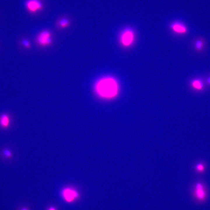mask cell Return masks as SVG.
<instances>
[{
	"instance_id": "cell-1",
	"label": "cell",
	"mask_w": 210,
	"mask_h": 210,
	"mask_svg": "<svg viewBox=\"0 0 210 210\" xmlns=\"http://www.w3.org/2000/svg\"><path fill=\"white\" fill-rule=\"evenodd\" d=\"M97 94L101 98L111 99L116 97L119 91V85L117 80L110 76H105L99 79L94 85Z\"/></svg>"
},
{
	"instance_id": "cell-2",
	"label": "cell",
	"mask_w": 210,
	"mask_h": 210,
	"mask_svg": "<svg viewBox=\"0 0 210 210\" xmlns=\"http://www.w3.org/2000/svg\"><path fill=\"white\" fill-rule=\"evenodd\" d=\"M35 42L38 46L42 48L50 46L53 43L52 34L49 30H43L36 36Z\"/></svg>"
},
{
	"instance_id": "cell-3",
	"label": "cell",
	"mask_w": 210,
	"mask_h": 210,
	"mask_svg": "<svg viewBox=\"0 0 210 210\" xmlns=\"http://www.w3.org/2000/svg\"><path fill=\"white\" fill-rule=\"evenodd\" d=\"M135 34L133 30L130 28L124 29L119 36V41L123 47H128L130 46L134 42Z\"/></svg>"
},
{
	"instance_id": "cell-4",
	"label": "cell",
	"mask_w": 210,
	"mask_h": 210,
	"mask_svg": "<svg viewBox=\"0 0 210 210\" xmlns=\"http://www.w3.org/2000/svg\"><path fill=\"white\" fill-rule=\"evenodd\" d=\"M61 195L65 202L69 203L73 202L79 196V194L76 191L69 187L64 188L62 191Z\"/></svg>"
},
{
	"instance_id": "cell-5",
	"label": "cell",
	"mask_w": 210,
	"mask_h": 210,
	"mask_svg": "<svg viewBox=\"0 0 210 210\" xmlns=\"http://www.w3.org/2000/svg\"><path fill=\"white\" fill-rule=\"evenodd\" d=\"M25 6L27 11L31 14L41 11L43 8V3L40 0H27Z\"/></svg>"
},
{
	"instance_id": "cell-6",
	"label": "cell",
	"mask_w": 210,
	"mask_h": 210,
	"mask_svg": "<svg viewBox=\"0 0 210 210\" xmlns=\"http://www.w3.org/2000/svg\"><path fill=\"white\" fill-rule=\"evenodd\" d=\"M195 189V194L197 198L200 200L205 198L206 192L203 184L201 183H197Z\"/></svg>"
},
{
	"instance_id": "cell-7",
	"label": "cell",
	"mask_w": 210,
	"mask_h": 210,
	"mask_svg": "<svg viewBox=\"0 0 210 210\" xmlns=\"http://www.w3.org/2000/svg\"><path fill=\"white\" fill-rule=\"evenodd\" d=\"M171 28L175 32L179 34H184L187 32L186 27L182 22L176 21L173 23Z\"/></svg>"
},
{
	"instance_id": "cell-8",
	"label": "cell",
	"mask_w": 210,
	"mask_h": 210,
	"mask_svg": "<svg viewBox=\"0 0 210 210\" xmlns=\"http://www.w3.org/2000/svg\"><path fill=\"white\" fill-rule=\"evenodd\" d=\"M10 120L9 116L6 114H4L0 116V126L2 128L6 129L10 125Z\"/></svg>"
},
{
	"instance_id": "cell-9",
	"label": "cell",
	"mask_w": 210,
	"mask_h": 210,
	"mask_svg": "<svg viewBox=\"0 0 210 210\" xmlns=\"http://www.w3.org/2000/svg\"><path fill=\"white\" fill-rule=\"evenodd\" d=\"M192 87L195 90L200 91L204 88V84L202 80L199 78L193 80L191 82Z\"/></svg>"
},
{
	"instance_id": "cell-10",
	"label": "cell",
	"mask_w": 210,
	"mask_h": 210,
	"mask_svg": "<svg viewBox=\"0 0 210 210\" xmlns=\"http://www.w3.org/2000/svg\"><path fill=\"white\" fill-rule=\"evenodd\" d=\"M70 20L66 18H63L60 19L57 23L58 26L62 29L68 28L70 26Z\"/></svg>"
},
{
	"instance_id": "cell-11",
	"label": "cell",
	"mask_w": 210,
	"mask_h": 210,
	"mask_svg": "<svg viewBox=\"0 0 210 210\" xmlns=\"http://www.w3.org/2000/svg\"><path fill=\"white\" fill-rule=\"evenodd\" d=\"M204 43L202 40L199 39L196 41L195 44V48L197 51H201L204 48Z\"/></svg>"
},
{
	"instance_id": "cell-12",
	"label": "cell",
	"mask_w": 210,
	"mask_h": 210,
	"mask_svg": "<svg viewBox=\"0 0 210 210\" xmlns=\"http://www.w3.org/2000/svg\"><path fill=\"white\" fill-rule=\"evenodd\" d=\"M3 154L4 156L7 159H11L13 157L12 152L8 149H5L3 150Z\"/></svg>"
},
{
	"instance_id": "cell-13",
	"label": "cell",
	"mask_w": 210,
	"mask_h": 210,
	"mask_svg": "<svg viewBox=\"0 0 210 210\" xmlns=\"http://www.w3.org/2000/svg\"><path fill=\"white\" fill-rule=\"evenodd\" d=\"M22 44L26 49L29 50L31 48L32 45L30 42L27 39H23L22 41Z\"/></svg>"
},
{
	"instance_id": "cell-14",
	"label": "cell",
	"mask_w": 210,
	"mask_h": 210,
	"mask_svg": "<svg viewBox=\"0 0 210 210\" xmlns=\"http://www.w3.org/2000/svg\"><path fill=\"white\" fill-rule=\"evenodd\" d=\"M195 168L197 171L199 172H203L205 169L204 165L201 163L198 164L196 166Z\"/></svg>"
},
{
	"instance_id": "cell-15",
	"label": "cell",
	"mask_w": 210,
	"mask_h": 210,
	"mask_svg": "<svg viewBox=\"0 0 210 210\" xmlns=\"http://www.w3.org/2000/svg\"><path fill=\"white\" fill-rule=\"evenodd\" d=\"M18 210H29V209L26 207H23L18 209Z\"/></svg>"
},
{
	"instance_id": "cell-16",
	"label": "cell",
	"mask_w": 210,
	"mask_h": 210,
	"mask_svg": "<svg viewBox=\"0 0 210 210\" xmlns=\"http://www.w3.org/2000/svg\"><path fill=\"white\" fill-rule=\"evenodd\" d=\"M206 82L208 84L210 85V77L207 78L206 79Z\"/></svg>"
},
{
	"instance_id": "cell-17",
	"label": "cell",
	"mask_w": 210,
	"mask_h": 210,
	"mask_svg": "<svg viewBox=\"0 0 210 210\" xmlns=\"http://www.w3.org/2000/svg\"><path fill=\"white\" fill-rule=\"evenodd\" d=\"M48 210H57L54 207H50Z\"/></svg>"
}]
</instances>
